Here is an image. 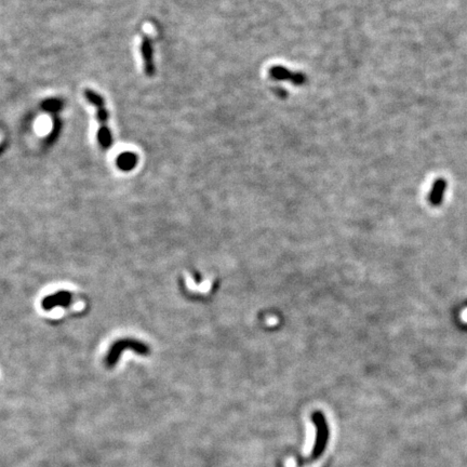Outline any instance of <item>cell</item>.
I'll use <instances>...</instances> for the list:
<instances>
[{
    "mask_svg": "<svg viewBox=\"0 0 467 467\" xmlns=\"http://www.w3.org/2000/svg\"><path fill=\"white\" fill-rule=\"evenodd\" d=\"M446 187H447V183L445 179L436 180L432 187L431 194H429V202H431L433 205H438L443 202Z\"/></svg>",
    "mask_w": 467,
    "mask_h": 467,
    "instance_id": "cell-6",
    "label": "cell"
},
{
    "mask_svg": "<svg viewBox=\"0 0 467 467\" xmlns=\"http://www.w3.org/2000/svg\"><path fill=\"white\" fill-rule=\"evenodd\" d=\"M85 97L88 99L89 103L96 109V118L98 121L97 130V141L103 148H108L111 144V135L109 129L107 127V110L105 106V101L103 97L91 89L85 90Z\"/></svg>",
    "mask_w": 467,
    "mask_h": 467,
    "instance_id": "cell-1",
    "label": "cell"
},
{
    "mask_svg": "<svg viewBox=\"0 0 467 467\" xmlns=\"http://www.w3.org/2000/svg\"><path fill=\"white\" fill-rule=\"evenodd\" d=\"M314 421L316 423L317 426V440H316V445L314 448V452H313V459L319 457L320 454L323 452V449H325L326 444H327V439H328V427L325 422V419L321 413H315L314 414Z\"/></svg>",
    "mask_w": 467,
    "mask_h": 467,
    "instance_id": "cell-4",
    "label": "cell"
},
{
    "mask_svg": "<svg viewBox=\"0 0 467 467\" xmlns=\"http://www.w3.org/2000/svg\"><path fill=\"white\" fill-rule=\"evenodd\" d=\"M135 164H136L135 155L130 154V153H126V154L120 155L119 158H118V160H117L118 167H119L121 170H124V171L133 169Z\"/></svg>",
    "mask_w": 467,
    "mask_h": 467,
    "instance_id": "cell-7",
    "label": "cell"
},
{
    "mask_svg": "<svg viewBox=\"0 0 467 467\" xmlns=\"http://www.w3.org/2000/svg\"><path fill=\"white\" fill-rule=\"evenodd\" d=\"M126 350L132 351L136 354L141 355V356H148L149 353H151V350H149L148 345L143 343L142 341L131 339V338L118 340L110 346L109 351L107 352L106 357H105L104 364L105 366H106V368L108 369L114 368V367L117 365L118 360H119L121 354Z\"/></svg>",
    "mask_w": 467,
    "mask_h": 467,
    "instance_id": "cell-2",
    "label": "cell"
},
{
    "mask_svg": "<svg viewBox=\"0 0 467 467\" xmlns=\"http://www.w3.org/2000/svg\"><path fill=\"white\" fill-rule=\"evenodd\" d=\"M73 294L68 291H58L53 294L42 298L41 307L45 310H51L55 307H70L73 303Z\"/></svg>",
    "mask_w": 467,
    "mask_h": 467,
    "instance_id": "cell-3",
    "label": "cell"
},
{
    "mask_svg": "<svg viewBox=\"0 0 467 467\" xmlns=\"http://www.w3.org/2000/svg\"><path fill=\"white\" fill-rule=\"evenodd\" d=\"M140 53H141V59L143 61V66H144L145 74L151 76L154 72V65H153V59H152L151 40H149L147 35L143 36L140 41Z\"/></svg>",
    "mask_w": 467,
    "mask_h": 467,
    "instance_id": "cell-5",
    "label": "cell"
}]
</instances>
